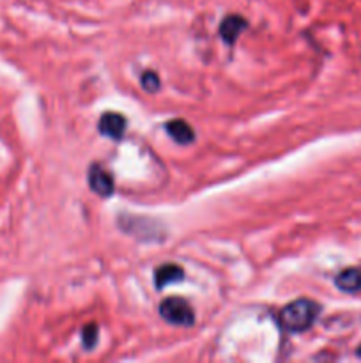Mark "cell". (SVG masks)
Returning <instances> with one entry per match:
<instances>
[{
	"instance_id": "6da1fadb",
	"label": "cell",
	"mask_w": 361,
	"mask_h": 363,
	"mask_svg": "<svg viewBox=\"0 0 361 363\" xmlns=\"http://www.w3.org/2000/svg\"><path fill=\"white\" fill-rule=\"evenodd\" d=\"M322 307L317 301L310 298H299V300L291 301L280 310V324L287 331L292 333H301L307 331L308 328L314 326L317 317L321 316Z\"/></svg>"
},
{
	"instance_id": "7a4b0ae2",
	"label": "cell",
	"mask_w": 361,
	"mask_h": 363,
	"mask_svg": "<svg viewBox=\"0 0 361 363\" xmlns=\"http://www.w3.org/2000/svg\"><path fill=\"white\" fill-rule=\"evenodd\" d=\"M160 316L175 326H194L195 312L186 300L177 296L167 298L160 305Z\"/></svg>"
},
{
	"instance_id": "3957f363",
	"label": "cell",
	"mask_w": 361,
	"mask_h": 363,
	"mask_svg": "<svg viewBox=\"0 0 361 363\" xmlns=\"http://www.w3.org/2000/svg\"><path fill=\"white\" fill-rule=\"evenodd\" d=\"M89 186L99 197H112L115 191V181H113L112 174L103 169L99 163H92L89 169Z\"/></svg>"
},
{
	"instance_id": "277c9868",
	"label": "cell",
	"mask_w": 361,
	"mask_h": 363,
	"mask_svg": "<svg viewBox=\"0 0 361 363\" xmlns=\"http://www.w3.org/2000/svg\"><path fill=\"white\" fill-rule=\"evenodd\" d=\"M126 126H128L126 125V117H122V115L117 114V112H106V114H103L101 119H99L98 128L101 135L113 140H120L122 135H125Z\"/></svg>"
},
{
	"instance_id": "5b68a950",
	"label": "cell",
	"mask_w": 361,
	"mask_h": 363,
	"mask_svg": "<svg viewBox=\"0 0 361 363\" xmlns=\"http://www.w3.org/2000/svg\"><path fill=\"white\" fill-rule=\"evenodd\" d=\"M246 29H248V22L243 16L229 15L220 23V36L227 44H234Z\"/></svg>"
},
{
	"instance_id": "8992f818",
	"label": "cell",
	"mask_w": 361,
	"mask_h": 363,
	"mask_svg": "<svg viewBox=\"0 0 361 363\" xmlns=\"http://www.w3.org/2000/svg\"><path fill=\"white\" fill-rule=\"evenodd\" d=\"M165 129L172 136V140L181 144V146H188V144H191L195 140L194 128L184 119H172V121L167 122Z\"/></svg>"
},
{
	"instance_id": "52a82bcc",
	"label": "cell",
	"mask_w": 361,
	"mask_h": 363,
	"mask_svg": "<svg viewBox=\"0 0 361 363\" xmlns=\"http://www.w3.org/2000/svg\"><path fill=\"white\" fill-rule=\"evenodd\" d=\"M335 286L342 293H360L361 291V269L360 268H347L340 272L335 279Z\"/></svg>"
},
{
	"instance_id": "ba28073f",
	"label": "cell",
	"mask_w": 361,
	"mask_h": 363,
	"mask_svg": "<svg viewBox=\"0 0 361 363\" xmlns=\"http://www.w3.org/2000/svg\"><path fill=\"white\" fill-rule=\"evenodd\" d=\"M183 268H179V266L175 265H163L156 269V273H154V282H156L158 289H163L165 286H170V284L183 280Z\"/></svg>"
},
{
	"instance_id": "9c48e42d",
	"label": "cell",
	"mask_w": 361,
	"mask_h": 363,
	"mask_svg": "<svg viewBox=\"0 0 361 363\" xmlns=\"http://www.w3.org/2000/svg\"><path fill=\"white\" fill-rule=\"evenodd\" d=\"M98 333H99L98 324L91 323L87 324V326H84V330H82V340H84L85 349H92L96 344H98Z\"/></svg>"
},
{
	"instance_id": "30bf717a",
	"label": "cell",
	"mask_w": 361,
	"mask_h": 363,
	"mask_svg": "<svg viewBox=\"0 0 361 363\" xmlns=\"http://www.w3.org/2000/svg\"><path fill=\"white\" fill-rule=\"evenodd\" d=\"M140 82H142L144 91L151 92V94H154V92L160 91L161 82H160V77H158L156 71H146V73L142 75V80Z\"/></svg>"
},
{
	"instance_id": "8fae6325",
	"label": "cell",
	"mask_w": 361,
	"mask_h": 363,
	"mask_svg": "<svg viewBox=\"0 0 361 363\" xmlns=\"http://www.w3.org/2000/svg\"><path fill=\"white\" fill-rule=\"evenodd\" d=\"M356 355H357V356H360V358H361V344H360V348H357V351H356Z\"/></svg>"
}]
</instances>
